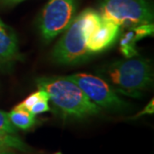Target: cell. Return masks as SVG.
Segmentation results:
<instances>
[{"label":"cell","mask_w":154,"mask_h":154,"mask_svg":"<svg viewBox=\"0 0 154 154\" xmlns=\"http://www.w3.org/2000/svg\"><path fill=\"white\" fill-rule=\"evenodd\" d=\"M36 86L49 94L50 100L63 117L84 118L101 110L78 85L66 77H40L36 80Z\"/></svg>","instance_id":"6da1fadb"},{"label":"cell","mask_w":154,"mask_h":154,"mask_svg":"<svg viewBox=\"0 0 154 154\" xmlns=\"http://www.w3.org/2000/svg\"><path fill=\"white\" fill-rule=\"evenodd\" d=\"M101 20L99 12L93 9H87L75 17L53 49L51 54L53 61L59 64L71 65L89 57L87 48L88 38Z\"/></svg>","instance_id":"7a4b0ae2"},{"label":"cell","mask_w":154,"mask_h":154,"mask_svg":"<svg viewBox=\"0 0 154 154\" xmlns=\"http://www.w3.org/2000/svg\"><path fill=\"white\" fill-rule=\"evenodd\" d=\"M100 73L116 93L138 98L153 82V71L148 59L133 57L117 61Z\"/></svg>","instance_id":"3957f363"},{"label":"cell","mask_w":154,"mask_h":154,"mask_svg":"<svg viewBox=\"0 0 154 154\" xmlns=\"http://www.w3.org/2000/svg\"><path fill=\"white\" fill-rule=\"evenodd\" d=\"M99 15L120 28L151 24L153 22V11L148 0H102Z\"/></svg>","instance_id":"277c9868"},{"label":"cell","mask_w":154,"mask_h":154,"mask_svg":"<svg viewBox=\"0 0 154 154\" xmlns=\"http://www.w3.org/2000/svg\"><path fill=\"white\" fill-rule=\"evenodd\" d=\"M75 0H49L38 21L41 36L46 42L51 41L64 32L75 17Z\"/></svg>","instance_id":"5b68a950"},{"label":"cell","mask_w":154,"mask_h":154,"mask_svg":"<svg viewBox=\"0 0 154 154\" xmlns=\"http://www.w3.org/2000/svg\"><path fill=\"white\" fill-rule=\"evenodd\" d=\"M65 77L78 85L89 99L100 108L121 110L128 106V104L117 95L110 84L100 77L83 73Z\"/></svg>","instance_id":"8992f818"},{"label":"cell","mask_w":154,"mask_h":154,"mask_svg":"<svg viewBox=\"0 0 154 154\" xmlns=\"http://www.w3.org/2000/svg\"><path fill=\"white\" fill-rule=\"evenodd\" d=\"M22 60L17 34L0 19V69L9 71L17 62Z\"/></svg>","instance_id":"52a82bcc"},{"label":"cell","mask_w":154,"mask_h":154,"mask_svg":"<svg viewBox=\"0 0 154 154\" xmlns=\"http://www.w3.org/2000/svg\"><path fill=\"white\" fill-rule=\"evenodd\" d=\"M120 33V27L110 20L102 18L99 25L89 35L87 48L90 55L107 50L115 43Z\"/></svg>","instance_id":"ba28073f"},{"label":"cell","mask_w":154,"mask_h":154,"mask_svg":"<svg viewBox=\"0 0 154 154\" xmlns=\"http://www.w3.org/2000/svg\"><path fill=\"white\" fill-rule=\"evenodd\" d=\"M153 23L144 24L132 27L122 38L120 48L122 53L127 58L137 56L138 52L135 48V43L138 40L153 34Z\"/></svg>","instance_id":"9c48e42d"},{"label":"cell","mask_w":154,"mask_h":154,"mask_svg":"<svg viewBox=\"0 0 154 154\" xmlns=\"http://www.w3.org/2000/svg\"><path fill=\"white\" fill-rule=\"evenodd\" d=\"M8 117L13 126L22 130H28L37 122L35 115L32 114L29 110L17 108H14L9 112Z\"/></svg>","instance_id":"30bf717a"},{"label":"cell","mask_w":154,"mask_h":154,"mask_svg":"<svg viewBox=\"0 0 154 154\" xmlns=\"http://www.w3.org/2000/svg\"><path fill=\"white\" fill-rule=\"evenodd\" d=\"M17 149L22 152H27L28 146L20 138L14 135V134L0 130V149L7 151L8 149Z\"/></svg>","instance_id":"8fae6325"},{"label":"cell","mask_w":154,"mask_h":154,"mask_svg":"<svg viewBox=\"0 0 154 154\" xmlns=\"http://www.w3.org/2000/svg\"><path fill=\"white\" fill-rule=\"evenodd\" d=\"M42 99H46V100H50L49 94H47L45 90L43 89H38L37 92L33 93L31 95H29L27 99L23 100L20 104L15 107L17 109H23V110H29V109L33 106L35 103H37L39 100Z\"/></svg>","instance_id":"7c38bea8"},{"label":"cell","mask_w":154,"mask_h":154,"mask_svg":"<svg viewBox=\"0 0 154 154\" xmlns=\"http://www.w3.org/2000/svg\"><path fill=\"white\" fill-rule=\"evenodd\" d=\"M0 130H4L11 134L17 133V128L13 126L12 123L10 122L8 117V113L1 110H0Z\"/></svg>","instance_id":"4fadbf2b"},{"label":"cell","mask_w":154,"mask_h":154,"mask_svg":"<svg viewBox=\"0 0 154 154\" xmlns=\"http://www.w3.org/2000/svg\"><path fill=\"white\" fill-rule=\"evenodd\" d=\"M49 100L46 99H42L39 100L37 103H35L34 105L29 109V111L33 114V115H38V114H41V113H45L50 110V106L48 104Z\"/></svg>","instance_id":"5bb4252c"},{"label":"cell","mask_w":154,"mask_h":154,"mask_svg":"<svg viewBox=\"0 0 154 154\" xmlns=\"http://www.w3.org/2000/svg\"><path fill=\"white\" fill-rule=\"evenodd\" d=\"M154 113V100L153 99H152L148 104L146 105V106L144 108L143 110L141 111H140L138 114H136L135 116H134L132 117V119H136V118H139L140 116H142L145 115H152Z\"/></svg>","instance_id":"9a60e30c"},{"label":"cell","mask_w":154,"mask_h":154,"mask_svg":"<svg viewBox=\"0 0 154 154\" xmlns=\"http://www.w3.org/2000/svg\"><path fill=\"white\" fill-rule=\"evenodd\" d=\"M24 0H0V5L3 6H8V7H11L21 3Z\"/></svg>","instance_id":"2e32d148"},{"label":"cell","mask_w":154,"mask_h":154,"mask_svg":"<svg viewBox=\"0 0 154 154\" xmlns=\"http://www.w3.org/2000/svg\"><path fill=\"white\" fill-rule=\"evenodd\" d=\"M0 154H13V153H11V152H7L6 151H5V152H0Z\"/></svg>","instance_id":"e0dca14e"},{"label":"cell","mask_w":154,"mask_h":154,"mask_svg":"<svg viewBox=\"0 0 154 154\" xmlns=\"http://www.w3.org/2000/svg\"><path fill=\"white\" fill-rule=\"evenodd\" d=\"M54 154H62L61 152H57V153H54Z\"/></svg>","instance_id":"ac0fdd59"},{"label":"cell","mask_w":154,"mask_h":154,"mask_svg":"<svg viewBox=\"0 0 154 154\" xmlns=\"http://www.w3.org/2000/svg\"><path fill=\"white\" fill-rule=\"evenodd\" d=\"M0 152H5V151H3V150H1V149H0Z\"/></svg>","instance_id":"d6986e66"}]
</instances>
